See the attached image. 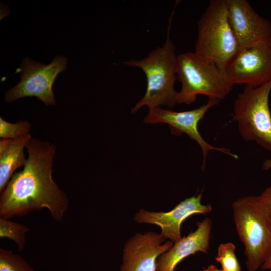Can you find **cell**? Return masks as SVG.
<instances>
[{
	"label": "cell",
	"mask_w": 271,
	"mask_h": 271,
	"mask_svg": "<svg viewBox=\"0 0 271 271\" xmlns=\"http://www.w3.org/2000/svg\"><path fill=\"white\" fill-rule=\"evenodd\" d=\"M26 148L28 157L25 165L14 174L1 192L0 217H21L46 208L55 221H60L69 200L52 178L56 148L49 142L33 138Z\"/></svg>",
	"instance_id": "1"
},
{
	"label": "cell",
	"mask_w": 271,
	"mask_h": 271,
	"mask_svg": "<svg viewBox=\"0 0 271 271\" xmlns=\"http://www.w3.org/2000/svg\"><path fill=\"white\" fill-rule=\"evenodd\" d=\"M237 234L244 248L248 271H256L271 255V225L259 195L239 198L232 204Z\"/></svg>",
	"instance_id": "2"
},
{
	"label": "cell",
	"mask_w": 271,
	"mask_h": 271,
	"mask_svg": "<svg viewBox=\"0 0 271 271\" xmlns=\"http://www.w3.org/2000/svg\"><path fill=\"white\" fill-rule=\"evenodd\" d=\"M166 41L160 47L152 51L147 57L140 60L130 59L124 63L141 68L147 79V88L143 97L131 109L134 113L142 107L149 108L161 105L173 107L177 104V92L174 85L177 79L178 55L169 36L170 25Z\"/></svg>",
	"instance_id": "3"
},
{
	"label": "cell",
	"mask_w": 271,
	"mask_h": 271,
	"mask_svg": "<svg viewBox=\"0 0 271 271\" xmlns=\"http://www.w3.org/2000/svg\"><path fill=\"white\" fill-rule=\"evenodd\" d=\"M194 53L223 70L238 50L229 21L227 1H210L198 21Z\"/></svg>",
	"instance_id": "4"
},
{
	"label": "cell",
	"mask_w": 271,
	"mask_h": 271,
	"mask_svg": "<svg viewBox=\"0 0 271 271\" xmlns=\"http://www.w3.org/2000/svg\"><path fill=\"white\" fill-rule=\"evenodd\" d=\"M176 72L181 83L176 98L178 104H190L199 95L220 101L230 94L234 86L223 70L203 60L194 52L178 55Z\"/></svg>",
	"instance_id": "5"
},
{
	"label": "cell",
	"mask_w": 271,
	"mask_h": 271,
	"mask_svg": "<svg viewBox=\"0 0 271 271\" xmlns=\"http://www.w3.org/2000/svg\"><path fill=\"white\" fill-rule=\"evenodd\" d=\"M271 81L258 87L244 86L233 104L232 120L242 138L271 153Z\"/></svg>",
	"instance_id": "6"
},
{
	"label": "cell",
	"mask_w": 271,
	"mask_h": 271,
	"mask_svg": "<svg viewBox=\"0 0 271 271\" xmlns=\"http://www.w3.org/2000/svg\"><path fill=\"white\" fill-rule=\"evenodd\" d=\"M67 63L62 56H57L48 65L24 58L21 65V81L6 92L5 101L11 103L22 97L35 96L47 106L54 105L52 85L58 74L66 69Z\"/></svg>",
	"instance_id": "7"
},
{
	"label": "cell",
	"mask_w": 271,
	"mask_h": 271,
	"mask_svg": "<svg viewBox=\"0 0 271 271\" xmlns=\"http://www.w3.org/2000/svg\"><path fill=\"white\" fill-rule=\"evenodd\" d=\"M220 101L208 99L207 102L199 107L190 110L175 111L162 109L160 107L149 108V112L144 119L147 123H165L169 125L171 133L176 136L183 134L188 135L191 140L196 141L200 146L203 155L201 168L206 166L207 157L209 152L215 150L229 156L234 159L238 156L225 148L216 147L207 142L201 136L198 130V124L206 113L213 107L217 105Z\"/></svg>",
	"instance_id": "8"
},
{
	"label": "cell",
	"mask_w": 271,
	"mask_h": 271,
	"mask_svg": "<svg viewBox=\"0 0 271 271\" xmlns=\"http://www.w3.org/2000/svg\"><path fill=\"white\" fill-rule=\"evenodd\" d=\"M223 71L234 86L258 87L271 81V39L238 50Z\"/></svg>",
	"instance_id": "9"
},
{
	"label": "cell",
	"mask_w": 271,
	"mask_h": 271,
	"mask_svg": "<svg viewBox=\"0 0 271 271\" xmlns=\"http://www.w3.org/2000/svg\"><path fill=\"white\" fill-rule=\"evenodd\" d=\"M226 1L229 21L238 50L271 39V22L259 15L249 2Z\"/></svg>",
	"instance_id": "10"
},
{
	"label": "cell",
	"mask_w": 271,
	"mask_h": 271,
	"mask_svg": "<svg viewBox=\"0 0 271 271\" xmlns=\"http://www.w3.org/2000/svg\"><path fill=\"white\" fill-rule=\"evenodd\" d=\"M161 234L137 233L126 243L120 271H156L157 258L169 250L174 242Z\"/></svg>",
	"instance_id": "11"
},
{
	"label": "cell",
	"mask_w": 271,
	"mask_h": 271,
	"mask_svg": "<svg viewBox=\"0 0 271 271\" xmlns=\"http://www.w3.org/2000/svg\"><path fill=\"white\" fill-rule=\"evenodd\" d=\"M202 192L185 199L172 210L166 212H149L141 209L135 216L139 223L155 224L161 229L162 235L174 243L181 238V225L187 218L195 214H206L212 210L210 204L201 203Z\"/></svg>",
	"instance_id": "12"
},
{
	"label": "cell",
	"mask_w": 271,
	"mask_h": 271,
	"mask_svg": "<svg viewBox=\"0 0 271 271\" xmlns=\"http://www.w3.org/2000/svg\"><path fill=\"white\" fill-rule=\"evenodd\" d=\"M197 229L174 243L173 246L161 255L156 263V271H174L185 258L198 252L207 253L209 249L212 223L208 217L197 223Z\"/></svg>",
	"instance_id": "13"
},
{
	"label": "cell",
	"mask_w": 271,
	"mask_h": 271,
	"mask_svg": "<svg viewBox=\"0 0 271 271\" xmlns=\"http://www.w3.org/2000/svg\"><path fill=\"white\" fill-rule=\"evenodd\" d=\"M32 138L30 134L15 139L0 140V192L5 188L15 171L27 162L24 149Z\"/></svg>",
	"instance_id": "14"
},
{
	"label": "cell",
	"mask_w": 271,
	"mask_h": 271,
	"mask_svg": "<svg viewBox=\"0 0 271 271\" xmlns=\"http://www.w3.org/2000/svg\"><path fill=\"white\" fill-rule=\"evenodd\" d=\"M29 230L26 226L0 217V237L13 240L17 244L19 251H23L24 249L25 234Z\"/></svg>",
	"instance_id": "15"
},
{
	"label": "cell",
	"mask_w": 271,
	"mask_h": 271,
	"mask_svg": "<svg viewBox=\"0 0 271 271\" xmlns=\"http://www.w3.org/2000/svg\"><path fill=\"white\" fill-rule=\"evenodd\" d=\"M235 246L232 242L220 244L218 248L216 260L222 266L224 271H241L235 253Z\"/></svg>",
	"instance_id": "16"
},
{
	"label": "cell",
	"mask_w": 271,
	"mask_h": 271,
	"mask_svg": "<svg viewBox=\"0 0 271 271\" xmlns=\"http://www.w3.org/2000/svg\"><path fill=\"white\" fill-rule=\"evenodd\" d=\"M0 271H35L19 254L0 248Z\"/></svg>",
	"instance_id": "17"
},
{
	"label": "cell",
	"mask_w": 271,
	"mask_h": 271,
	"mask_svg": "<svg viewBox=\"0 0 271 271\" xmlns=\"http://www.w3.org/2000/svg\"><path fill=\"white\" fill-rule=\"evenodd\" d=\"M31 124L26 120L11 123L0 117V137L1 139H15L30 134Z\"/></svg>",
	"instance_id": "18"
},
{
	"label": "cell",
	"mask_w": 271,
	"mask_h": 271,
	"mask_svg": "<svg viewBox=\"0 0 271 271\" xmlns=\"http://www.w3.org/2000/svg\"><path fill=\"white\" fill-rule=\"evenodd\" d=\"M259 195L266 207L271 225V185L266 188Z\"/></svg>",
	"instance_id": "19"
},
{
	"label": "cell",
	"mask_w": 271,
	"mask_h": 271,
	"mask_svg": "<svg viewBox=\"0 0 271 271\" xmlns=\"http://www.w3.org/2000/svg\"><path fill=\"white\" fill-rule=\"evenodd\" d=\"M261 268L262 270H271V255L264 262Z\"/></svg>",
	"instance_id": "20"
},
{
	"label": "cell",
	"mask_w": 271,
	"mask_h": 271,
	"mask_svg": "<svg viewBox=\"0 0 271 271\" xmlns=\"http://www.w3.org/2000/svg\"><path fill=\"white\" fill-rule=\"evenodd\" d=\"M262 169L263 170H268L271 169V159H267L263 162Z\"/></svg>",
	"instance_id": "21"
},
{
	"label": "cell",
	"mask_w": 271,
	"mask_h": 271,
	"mask_svg": "<svg viewBox=\"0 0 271 271\" xmlns=\"http://www.w3.org/2000/svg\"><path fill=\"white\" fill-rule=\"evenodd\" d=\"M203 271H224L222 269H219L214 264H211L205 268Z\"/></svg>",
	"instance_id": "22"
}]
</instances>
